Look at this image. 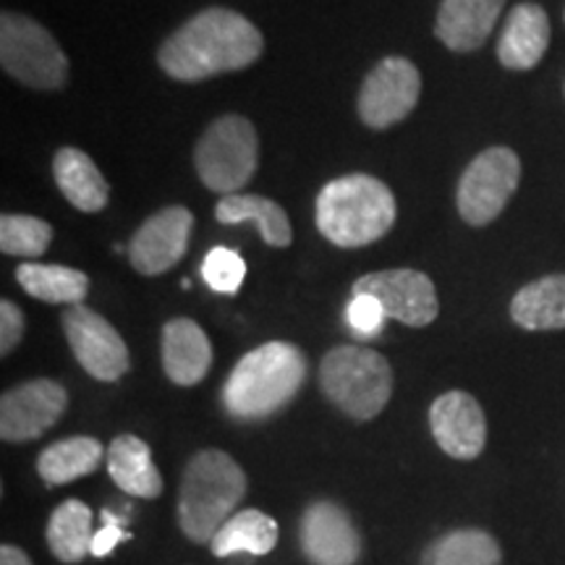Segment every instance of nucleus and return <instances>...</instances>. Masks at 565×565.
I'll use <instances>...</instances> for the list:
<instances>
[{"instance_id":"c85d7f7f","label":"nucleus","mask_w":565,"mask_h":565,"mask_svg":"<svg viewBox=\"0 0 565 565\" xmlns=\"http://www.w3.org/2000/svg\"><path fill=\"white\" fill-rule=\"evenodd\" d=\"M202 278L212 291L236 294L246 278V263L238 252L225 249V246H215V249H210L207 257H204Z\"/></svg>"},{"instance_id":"412c9836","label":"nucleus","mask_w":565,"mask_h":565,"mask_svg":"<svg viewBox=\"0 0 565 565\" xmlns=\"http://www.w3.org/2000/svg\"><path fill=\"white\" fill-rule=\"evenodd\" d=\"M215 217L223 225L252 223L263 242L273 249H288L294 242V228L288 212L278 202L263 194H228L215 204Z\"/></svg>"},{"instance_id":"39448f33","label":"nucleus","mask_w":565,"mask_h":565,"mask_svg":"<svg viewBox=\"0 0 565 565\" xmlns=\"http://www.w3.org/2000/svg\"><path fill=\"white\" fill-rule=\"evenodd\" d=\"M324 398L356 422H372L393 395V370L383 353L362 345H335L320 364Z\"/></svg>"},{"instance_id":"473e14b6","label":"nucleus","mask_w":565,"mask_h":565,"mask_svg":"<svg viewBox=\"0 0 565 565\" xmlns=\"http://www.w3.org/2000/svg\"><path fill=\"white\" fill-rule=\"evenodd\" d=\"M0 565H32V561L21 547L3 545L0 547Z\"/></svg>"},{"instance_id":"a211bd4d","label":"nucleus","mask_w":565,"mask_h":565,"mask_svg":"<svg viewBox=\"0 0 565 565\" xmlns=\"http://www.w3.org/2000/svg\"><path fill=\"white\" fill-rule=\"evenodd\" d=\"M550 47V19L542 6L519 3L508 13L498 42V61L511 71H529L545 58Z\"/></svg>"},{"instance_id":"bb28decb","label":"nucleus","mask_w":565,"mask_h":565,"mask_svg":"<svg viewBox=\"0 0 565 565\" xmlns=\"http://www.w3.org/2000/svg\"><path fill=\"white\" fill-rule=\"evenodd\" d=\"M500 545L482 529H456L424 550L422 565H500Z\"/></svg>"},{"instance_id":"dca6fc26","label":"nucleus","mask_w":565,"mask_h":565,"mask_svg":"<svg viewBox=\"0 0 565 565\" xmlns=\"http://www.w3.org/2000/svg\"><path fill=\"white\" fill-rule=\"evenodd\" d=\"M162 370L168 380L181 387H192L207 377L212 366V343L204 330L189 317L168 320L160 338Z\"/></svg>"},{"instance_id":"7ed1b4c3","label":"nucleus","mask_w":565,"mask_h":565,"mask_svg":"<svg viewBox=\"0 0 565 565\" xmlns=\"http://www.w3.org/2000/svg\"><path fill=\"white\" fill-rule=\"evenodd\" d=\"M398 204L383 181L351 173L324 183L317 194V231L341 249H362L387 236L395 225Z\"/></svg>"},{"instance_id":"6ab92c4d","label":"nucleus","mask_w":565,"mask_h":565,"mask_svg":"<svg viewBox=\"0 0 565 565\" xmlns=\"http://www.w3.org/2000/svg\"><path fill=\"white\" fill-rule=\"evenodd\" d=\"M108 475L126 494L154 500L162 492V477L152 461V450L137 435H118L105 454Z\"/></svg>"},{"instance_id":"4be33fe9","label":"nucleus","mask_w":565,"mask_h":565,"mask_svg":"<svg viewBox=\"0 0 565 565\" xmlns=\"http://www.w3.org/2000/svg\"><path fill=\"white\" fill-rule=\"evenodd\" d=\"M105 454H108V450H103L100 440H95V437H66V440L47 445V448L38 456V475L47 487L76 482V479L95 475Z\"/></svg>"},{"instance_id":"2f4dec72","label":"nucleus","mask_w":565,"mask_h":565,"mask_svg":"<svg viewBox=\"0 0 565 565\" xmlns=\"http://www.w3.org/2000/svg\"><path fill=\"white\" fill-rule=\"evenodd\" d=\"M121 540H129V532H124V529L116 526V524H108L95 534V540H92V555H95V557L108 555L110 550L116 547Z\"/></svg>"},{"instance_id":"ddd939ff","label":"nucleus","mask_w":565,"mask_h":565,"mask_svg":"<svg viewBox=\"0 0 565 565\" xmlns=\"http://www.w3.org/2000/svg\"><path fill=\"white\" fill-rule=\"evenodd\" d=\"M194 231L192 210L171 204L139 225L129 242V263L141 275H162L173 270L189 249Z\"/></svg>"},{"instance_id":"1a4fd4ad","label":"nucleus","mask_w":565,"mask_h":565,"mask_svg":"<svg viewBox=\"0 0 565 565\" xmlns=\"http://www.w3.org/2000/svg\"><path fill=\"white\" fill-rule=\"evenodd\" d=\"M422 95V74L408 58L387 55L364 76L359 89V118L370 129H391L408 118Z\"/></svg>"},{"instance_id":"f03ea898","label":"nucleus","mask_w":565,"mask_h":565,"mask_svg":"<svg viewBox=\"0 0 565 565\" xmlns=\"http://www.w3.org/2000/svg\"><path fill=\"white\" fill-rule=\"evenodd\" d=\"M307 380V356L299 345L273 341L257 345L233 366L223 385V406L233 419L259 422L296 398Z\"/></svg>"},{"instance_id":"20e7f679","label":"nucleus","mask_w":565,"mask_h":565,"mask_svg":"<svg viewBox=\"0 0 565 565\" xmlns=\"http://www.w3.org/2000/svg\"><path fill=\"white\" fill-rule=\"evenodd\" d=\"M246 494V475L225 450H200L186 463L179 490V526L196 545H210Z\"/></svg>"},{"instance_id":"7c9ffc66","label":"nucleus","mask_w":565,"mask_h":565,"mask_svg":"<svg viewBox=\"0 0 565 565\" xmlns=\"http://www.w3.org/2000/svg\"><path fill=\"white\" fill-rule=\"evenodd\" d=\"M24 330L26 320L24 312L19 309V303H13L9 299L0 301V353H3V356H9V353L21 343Z\"/></svg>"},{"instance_id":"9d476101","label":"nucleus","mask_w":565,"mask_h":565,"mask_svg":"<svg viewBox=\"0 0 565 565\" xmlns=\"http://www.w3.org/2000/svg\"><path fill=\"white\" fill-rule=\"evenodd\" d=\"M61 322L68 349L74 351L76 362L89 377L100 383H118L129 372V345L103 315L79 303V307H68Z\"/></svg>"},{"instance_id":"cd10ccee","label":"nucleus","mask_w":565,"mask_h":565,"mask_svg":"<svg viewBox=\"0 0 565 565\" xmlns=\"http://www.w3.org/2000/svg\"><path fill=\"white\" fill-rule=\"evenodd\" d=\"M53 244V225L32 215L0 217V252L9 257L38 259Z\"/></svg>"},{"instance_id":"5701e85b","label":"nucleus","mask_w":565,"mask_h":565,"mask_svg":"<svg viewBox=\"0 0 565 565\" xmlns=\"http://www.w3.org/2000/svg\"><path fill=\"white\" fill-rule=\"evenodd\" d=\"M511 317L524 330H563L565 275H547L521 288L511 301Z\"/></svg>"},{"instance_id":"9b49d317","label":"nucleus","mask_w":565,"mask_h":565,"mask_svg":"<svg viewBox=\"0 0 565 565\" xmlns=\"http://www.w3.org/2000/svg\"><path fill=\"white\" fill-rule=\"evenodd\" d=\"M351 294H370L383 303L385 315L391 320H398L408 328H427L440 315V301H437L435 282L429 275L419 270H380L366 273L353 282Z\"/></svg>"},{"instance_id":"f257e3e1","label":"nucleus","mask_w":565,"mask_h":565,"mask_svg":"<svg viewBox=\"0 0 565 565\" xmlns=\"http://www.w3.org/2000/svg\"><path fill=\"white\" fill-rule=\"evenodd\" d=\"M265 38L244 13L212 6L160 45L158 63L175 82H204L259 61Z\"/></svg>"},{"instance_id":"a878e982","label":"nucleus","mask_w":565,"mask_h":565,"mask_svg":"<svg viewBox=\"0 0 565 565\" xmlns=\"http://www.w3.org/2000/svg\"><path fill=\"white\" fill-rule=\"evenodd\" d=\"M92 511L87 503L71 498L51 513L47 521V547L61 563L76 565L92 555Z\"/></svg>"},{"instance_id":"2eb2a0df","label":"nucleus","mask_w":565,"mask_h":565,"mask_svg":"<svg viewBox=\"0 0 565 565\" xmlns=\"http://www.w3.org/2000/svg\"><path fill=\"white\" fill-rule=\"evenodd\" d=\"M429 427L443 454L458 461H475L484 450L487 419L475 395L448 391L429 406Z\"/></svg>"},{"instance_id":"4468645a","label":"nucleus","mask_w":565,"mask_h":565,"mask_svg":"<svg viewBox=\"0 0 565 565\" xmlns=\"http://www.w3.org/2000/svg\"><path fill=\"white\" fill-rule=\"evenodd\" d=\"M299 542L312 565H356L362 557V534L333 500H317L303 511Z\"/></svg>"},{"instance_id":"0eeeda50","label":"nucleus","mask_w":565,"mask_h":565,"mask_svg":"<svg viewBox=\"0 0 565 565\" xmlns=\"http://www.w3.org/2000/svg\"><path fill=\"white\" fill-rule=\"evenodd\" d=\"M0 66L30 89L55 92L68 82V58L58 40L40 21L17 11L0 17Z\"/></svg>"},{"instance_id":"c756f323","label":"nucleus","mask_w":565,"mask_h":565,"mask_svg":"<svg viewBox=\"0 0 565 565\" xmlns=\"http://www.w3.org/2000/svg\"><path fill=\"white\" fill-rule=\"evenodd\" d=\"M345 320H349L353 335L372 338L383 330L387 320L383 303L370 294H351L349 307H345Z\"/></svg>"},{"instance_id":"f8f14e48","label":"nucleus","mask_w":565,"mask_h":565,"mask_svg":"<svg viewBox=\"0 0 565 565\" xmlns=\"http://www.w3.org/2000/svg\"><path fill=\"white\" fill-rule=\"evenodd\" d=\"M68 408V391L47 377L30 380L0 398V437L6 443L38 440Z\"/></svg>"},{"instance_id":"423d86ee","label":"nucleus","mask_w":565,"mask_h":565,"mask_svg":"<svg viewBox=\"0 0 565 565\" xmlns=\"http://www.w3.org/2000/svg\"><path fill=\"white\" fill-rule=\"evenodd\" d=\"M259 166V137L249 118L221 116L207 126L194 147L196 175L210 192L242 194Z\"/></svg>"},{"instance_id":"6e6552de","label":"nucleus","mask_w":565,"mask_h":565,"mask_svg":"<svg viewBox=\"0 0 565 565\" xmlns=\"http://www.w3.org/2000/svg\"><path fill=\"white\" fill-rule=\"evenodd\" d=\"M521 181V160L511 147H490L466 166L456 189L458 215L482 228L511 202Z\"/></svg>"},{"instance_id":"393cba45","label":"nucleus","mask_w":565,"mask_h":565,"mask_svg":"<svg viewBox=\"0 0 565 565\" xmlns=\"http://www.w3.org/2000/svg\"><path fill=\"white\" fill-rule=\"evenodd\" d=\"M275 545H278V521L257 508L233 513L210 542L215 557H228L233 553L267 555Z\"/></svg>"},{"instance_id":"b1692460","label":"nucleus","mask_w":565,"mask_h":565,"mask_svg":"<svg viewBox=\"0 0 565 565\" xmlns=\"http://www.w3.org/2000/svg\"><path fill=\"white\" fill-rule=\"evenodd\" d=\"M17 280L26 296L45 303L79 307L89 294V275L66 265L24 263L17 267Z\"/></svg>"},{"instance_id":"f3484780","label":"nucleus","mask_w":565,"mask_h":565,"mask_svg":"<svg viewBox=\"0 0 565 565\" xmlns=\"http://www.w3.org/2000/svg\"><path fill=\"white\" fill-rule=\"evenodd\" d=\"M505 0H443L435 19V38L454 53H475L498 24Z\"/></svg>"},{"instance_id":"aec40b11","label":"nucleus","mask_w":565,"mask_h":565,"mask_svg":"<svg viewBox=\"0 0 565 565\" xmlns=\"http://www.w3.org/2000/svg\"><path fill=\"white\" fill-rule=\"evenodd\" d=\"M53 179L68 204L82 212H100L108 207L110 186L87 152L76 147H61L53 158Z\"/></svg>"}]
</instances>
